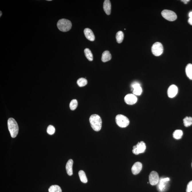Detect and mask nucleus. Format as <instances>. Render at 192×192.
<instances>
[{
  "label": "nucleus",
  "instance_id": "nucleus-11",
  "mask_svg": "<svg viewBox=\"0 0 192 192\" xmlns=\"http://www.w3.org/2000/svg\"><path fill=\"white\" fill-rule=\"evenodd\" d=\"M133 89V94L136 96L141 95L142 92V89L139 83L137 82L134 83L132 85Z\"/></svg>",
  "mask_w": 192,
  "mask_h": 192
},
{
  "label": "nucleus",
  "instance_id": "nucleus-23",
  "mask_svg": "<svg viewBox=\"0 0 192 192\" xmlns=\"http://www.w3.org/2000/svg\"><path fill=\"white\" fill-rule=\"evenodd\" d=\"M87 83H88V81L85 78H80L77 81V84L79 87H85L87 85Z\"/></svg>",
  "mask_w": 192,
  "mask_h": 192
},
{
  "label": "nucleus",
  "instance_id": "nucleus-6",
  "mask_svg": "<svg viewBox=\"0 0 192 192\" xmlns=\"http://www.w3.org/2000/svg\"><path fill=\"white\" fill-rule=\"evenodd\" d=\"M161 14L164 18L169 21H174L177 19L175 13L170 10H164L162 12Z\"/></svg>",
  "mask_w": 192,
  "mask_h": 192
},
{
  "label": "nucleus",
  "instance_id": "nucleus-8",
  "mask_svg": "<svg viewBox=\"0 0 192 192\" xmlns=\"http://www.w3.org/2000/svg\"><path fill=\"white\" fill-rule=\"evenodd\" d=\"M149 181L152 185H157L159 181V177L158 173L155 171H152L149 175Z\"/></svg>",
  "mask_w": 192,
  "mask_h": 192
},
{
  "label": "nucleus",
  "instance_id": "nucleus-25",
  "mask_svg": "<svg viewBox=\"0 0 192 192\" xmlns=\"http://www.w3.org/2000/svg\"><path fill=\"white\" fill-rule=\"evenodd\" d=\"M183 122L185 126L188 127L192 125V117H186L183 119Z\"/></svg>",
  "mask_w": 192,
  "mask_h": 192
},
{
  "label": "nucleus",
  "instance_id": "nucleus-21",
  "mask_svg": "<svg viewBox=\"0 0 192 192\" xmlns=\"http://www.w3.org/2000/svg\"><path fill=\"white\" fill-rule=\"evenodd\" d=\"M85 56L90 61H92L93 60V57L92 52L89 49L85 48L84 51Z\"/></svg>",
  "mask_w": 192,
  "mask_h": 192
},
{
  "label": "nucleus",
  "instance_id": "nucleus-24",
  "mask_svg": "<svg viewBox=\"0 0 192 192\" xmlns=\"http://www.w3.org/2000/svg\"><path fill=\"white\" fill-rule=\"evenodd\" d=\"M49 192H62L61 188L57 185H52L48 189Z\"/></svg>",
  "mask_w": 192,
  "mask_h": 192
},
{
  "label": "nucleus",
  "instance_id": "nucleus-32",
  "mask_svg": "<svg viewBox=\"0 0 192 192\" xmlns=\"http://www.w3.org/2000/svg\"><path fill=\"white\" fill-rule=\"evenodd\" d=\"M0 12H1V15H0V17H1V15H2V12H1V11H0Z\"/></svg>",
  "mask_w": 192,
  "mask_h": 192
},
{
  "label": "nucleus",
  "instance_id": "nucleus-7",
  "mask_svg": "<svg viewBox=\"0 0 192 192\" xmlns=\"http://www.w3.org/2000/svg\"><path fill=\"white\" fill-rule=\"evenodd\" d=\"M132 152L134 154L138 155L140 153H144L146 149V144L144 142L141 141L138 143L136 145L134 146Z\"/></svg>",
  "mask_w": 192,
  "mask_h": 192
},
{
  "label": "nucleus",
  "instance_id": "nucleus-10",
  "mask_svg": "<svg viewBox=\"0 0 192 192\" xmlns=\"http://www.w3.org/2000/svg\"><path fill=\"white\" fill-rule=\"evenodd\" d=\"M170 181L169 178H166L161 179L158 183V188L159 191L163 192L164 191L167 183Z\"/></svg>",
  "mask_w": 192,
  "mask_h": 192
},
{
  "label": "nucleus",
  "instance_id": "nucleus-19",
  "mask_svg": "<svg viewBox=\"0 0 192 192\" xmlns=\"http://www.w3.org/2000/svg\"><path fill=\"white\" fill-rule=\"evenodd\" d=\"M78 174L81 182L84 183H86L88 182L86 174L83 171L81 170L78 173Z\"/></svg>",
  "mask_w": 192,
  "mask_h": 192
},
{
  "label": "nucleus",
  "instance_id": "nucleus-20",
  "mask_svg": "<svg viewBox=\"0 0 192 192\" xmlns=\"http://www.w3.org/2000/svg\"><path fill=\"white\" fill-rule=\"evenodd\" d=\"M117 42L119 44H120L123 41L124 38V34L123 32L120 31L117 33L116 36Z\"/></svg>",
  "mask_w": 192,
  "mask_h": 192
},
{
  "label": "nucleus",
  "instance_id": "nucleus-28",
  "mask_svg": "<svg viewBox=\"0 0 192 192\" xmlns=\"http://www.w3.org/2000/svg\"><path fill=\"white\" fill-rule=\"evenodd\" d=\"M187 192H191L192 191V181H190L187 184Z\"/></svg>",
  "mask_w": 192,
  "mask_h": 192
},
{
  "label": "nucleus",
  "instance_id": "nucleus-3",
  "mask_svg": "<svg viewBox=\"0 0 192 192\" xmlns=\"http://www.w3.org/2000/svg\"><path fill=\"white\" fill-rule=\"evenodd\" d=\"M58 28L62 32H67L71 29V22L68 20L65 19H60L57 23Z\"/></svg>",
  "mask_w": 192,
  "mask_h": 192
},
{
  "label": "nucleus",
  "instance_id": "nucleus-31",
  "mask_svg": "<svg viewBox=\"0 0 192 192\" xmlns=\"http://www.w3.org/2000/svg\"><path fill=\"white\" fill-rule=\"evenodd\" d=\"M189 17H190V18H191L192 17V11L190 12L189 14Z\"/></svg>",
  "mask_w": 192,
  "mask_h": 192
},
{
  "label": "nucleus",
  "instance_id": "nucleus-33",
  "mask_svg": "<svg viewBox=\"0 0 192 192\" xmlns=\"http://www.w3.org/2000/svg\"></svg>",
  "mask_w": 192,
  "mask_h": 192
},
{
  "label": "nucleus",
  "instance_id": "nucleus-17",
  "mask_svg": "<svg viewBox=\"0 0 192 192\" xmlns=\"http://www.w3.org/2000/svg\"><path fill=\"white\" fill-rule=\"evenodd\" d=\"M111 55L109 51H105L102 54L101 57V60L104 62H106L111 60Z\"/></svg>",
  "mask_w": 192,
  "mask_h": 192
},
{
  "label": "nucleus",
  "instance_id": "nucleus-26",
  "mask_svg": "<svg viewBox=\"0 0 192 192\" xmlns=\"http://www.w3.org/2000/svg\"><path fill=\"white\" fill-rule=\"evenodd\" d=\"M78 105V101L76 99H73L71 101L69 104V107L72 110H74L77 107Z\"/></svg>",
  "mask_w": 192,
  "mask_h": 192
},
{
  "label": "nucleus",
  "instance_id": "nucleus-4",
  "mask_svg": "<svg viewBox=\"0 0 192 192\" xmlns=\"http://www.w3.org/2000/svg\"><path fill=\"white\" fill-rule=\"evenodd\" d=\"M115 120L118 126L122 128H125L129 125L130 121L124 115L119 114L117 115Z\"/></svg>",
  "mask_w": 192,
  "mask_h": 192
},
{
  "label": "nucleus",
  "instance_id": "nucleus-5",
  "mask_svg": "<svg viewBox=\"0 0 192 192\" xmlns=\"http://www.w3.org/2000/svg\"><path fill=\"white\" fill-rule=\"evenodd\" d=\"M152 52L154 55L156 56L161 55L163 52V45L160 42L155 43L152 47Z\"/></svg>",
  "mask_w": 192,
  "mask_h": 192
},
{
  "label": "nucleus",
  "instance_id": "nucleus-14",
  "mask_svg": "<svg viewBox=\"0 0 192 192\" xmlns=\"http://www.w3.org/2000/svg\"><path fill=\"white\" fill-rule=\"evenodd\" d=\"M84 34L85 37L90 41H93L95 40V37L92 31L89 28L85 29L84 31Z\"/></svg>",
  "mask_w": 192,
  "mask_h": 192
},
{
  "label": "nucleus",
  "instance_id": "nucleus-2",
  "mask_svg": "<svg viewBox=\"0 0 192 192\" xmlns=\"http://www.w3.org/2000/svg\"><path fill=\"white\" fill-rule=\"evenodd\" d=\"M8 126L11 137L15 138L19 132V127L17 122L13 118H10L8 121Z\"/></svg>",
  "mask_w": 192,
  "mask_h": 192
},
{
  "label": "nucleus",
  "instance_id": "nucleus-22",
  "mask_svg": "<svg viewBox=\"0 0 192 192\" xmlns=\"http://www.w3.org/2000/svg\"><path fill=\"white\" fill-rule=\"evenodd\" d=\"M183 135V132L182 130H175L173 134V136L176 139L179 140L181 138Z\"/></svg>",
  "mask_w": 192,
  "mask_h": 192
},
{
  "label": "nucleus",
  "instance_id": "nucleus-16",
  "mask_svg": "<svg viewBox=\"0 0 192 192\" xmlns=\"http://www.w3.org/2000/svg\"><path fill=\"white\" fill-rule=\"evenodd\" d=\"M73 161L72 159H70L68 161L66 165V170L67 173L69 176L73 175Z\"/></svg>",
  "mask_w": 192,
  "mask_h": 192
},
{
  "label": "nucleus",
  "instance_id": "nucleus-9",
  "mask_svg": "<svg viewBox=\"0 0 192 192\" xmlns=\"http://www.w3.org/2000/svg\"><path fill=\"white\" fill-rule=\"evenodd\" d=\"M124 100L127 104L132 105L136 103L137 98L136 96L134 94H130L125 96Z\"/></svg>",
  "mask_w": 192,
  "mask_h": 192
},
{
  "label": "nucleus",
  "instance_id": "nucleus-29",
  "mask_svg": "<svg viewBox=\"0 0 192 192\" xmlns=\"http://www.w3.org/2000/svg\"><path fill=\"white\" fill-rule=\"evenodd\" d=\"M188 21L190 25H191V26H192V17L189 19Z\"/></svg>",
  "mask_w": 192,
  "mask_h": 192
},
{
  "label": "nucleus",
  "instance_id": "nucleus-18",
  "mask_svg": "<svg viewBox=\"0 0 192 192\" xmlns=\"http://www.w3.org/2000/svg\"><path fill=\"white\" fill-rule=\"evenodd\" d=\"M186 74L190 79L192 80V64H188L186 66L185 69Z\"/></svg>",
  "mask_w": 192,
  "mask_h": 192
},
{
  "label": "nucleus",
  "instance_id": "nucleus-12",
  "mask_svg": "<svg viewBox=\"0 0 192 192\" xmlns=\"http://www.w3.org/2000/svg\"><path fill=\"white\" fill-rule=\"evenodd\" d=\"M178 92V87L175 85L170 86L168 90V95L169 97L173 98L177 95Z\"/></svg>",
  "mask_w": 192,
  "mask_h": 192
},
{
  "label": "nucleus",
  "instance_id": "nucleus-15",
  "mask_svg": "<svg viewBox=\"0 0 192 192\" xmlns=\"http://www.w3.org/2000/svg\"><path fill=\"white\" fill-rule=\"evenodd\" d=\"M111 4L109 0H105L103 4V8L106 14L110 15L111 12Z\"/></svg>",
  "mask_w": 192,
  "mask_h": 192
},
{
  "label": "nucleus",
  "instance_id": "nucleus-1",
  "mask_svg": "<svg viewBox=\"0 0 192 192\" xmlns=\"http://www.w3.org/2000/svg\"><path fill=\"white\" fill-rule=\"evenodd\" d=\"M89 122L91 128L94 131H99L102 127V119L99 115L93 114L89 118Z\"/></svg>",
  "mask_w": 192,
  "mask_h": 192
},
{
  "label": "nucleus",
  "instance_id": "nucleus-30",
  "mask_svg": "<svg viewBox=\"0 0 192 192\" xmlns=\"http://www.w3.org/2000/svg\"><path fill=\"white\" fill-rule=\"evenodd\" d=\"M181 1H182V2H184V4H187L189 1H190L189 0H182Z\"/></svg>",
  "mask_w": 192,
  "mask_h": 192
},
{
  "label": "nucleus",
  "instance_id": "nucleus-13",
  "mask_svg": "<svg viewBox=\"0 0 192 192\" xmlns=\"http://www.w3.org/2000/svg\"><path fill=\"white\" fill-rule=\"evenodd\" d=\"M142 168V165L141 162H137L134 163L132 167L131 171L134 175H137L141 172Z\"/></svg>",
  "mask_w": 192,
  "mask_h": 192
},
{
  "label": "nucleus",
  "instance_id": "nucleus-27",
  "mask_svg": "<svg viewBox=\"0 0 192 192\" xmlns=\"http://www.w3.org/2000/svg\"><path fill=\"white\" fill-rule=\"evenodd\" d=\"M47 132L49 134L52 135L55 132V128L53 126L50 125L47 128Z\"/></svg>",
  "mask_w": 192,
  "mask_h": 192
}]
</instances>
